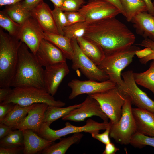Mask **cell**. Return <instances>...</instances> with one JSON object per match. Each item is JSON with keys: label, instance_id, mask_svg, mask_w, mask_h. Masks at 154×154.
Wrapping results in <instances>:
<instances>
[{"label": "cell", "instance_id": "44", "mask_svg": "<svg viewBox=\"0 0 154 154\" xmlns=\"http://www.w3.org/2000/svg\"><path fill=\"white\" fill-rule=\"evenodd\" d=\"M12 89L10 87L7 88H0V103L3 102L11 92Z\"/></svg>", "mask_w": 154, "mask_h": 154}, {"label": "cell", "instance_id": "42", "mask_svg": "<svg viewBox=\"0 0 154 154\" xmlns=\"http://www.w3.org/2000/svg\"><path fill=\"white\" fill-rule=\"evenodd\" d=\"M105 145V149L102 153L103 154H114L119 150V148L111 142Z\"/></svg>", "mask_w": 154, "mask_h": 154}, {"label": "cell", "instance_id": "18", "mask_svg": "<svg viewBox=\"0 0 154 154\" xmlns=\"http://www.w3.org/2000/svg\"><path fill=\"white\" fill-rule=\"evenodd\" d=\"M30 12L31 16L36 21L44 32L59 34L52 10L48 4L43 1Z\"/></svg>", "mask_w": 154, "mask_h": 154}, {"label": "cell", "instance_id": "41", "mask_svg": "<svg viewBox=\"0 0 154 154\" xmlns=\"http://www.w3.org/2000/svg\"><path fill=\"white\" fill-rule=\"evenodd\" d=\"M43 1V0H24L22 3L23 6L30 11Z\"/></svg>", "mask_w": 154, "mask_h": 154}, {"label": "cell", "instance_id": "14", "mask_svg": "<svg viewBox=\"0 0 154 154\" xmlns=\"http://www.w3.org/2000/svg\"><path fill=\"white\" fill-rule=\"evenodd\" d=\"M44 32L36 21L31 16L21 25L18 38L35 54L43 39Z\"/></svg>", "mask_w": 154, "mask_h": 154}, {"label": "cell", "instance_id": "38", "mask_svg": "<svg viewBox=\"0 0 154 154\" xmlns=\"http://www.w3.org/2000/svg\"><path fill=\"white\" fill-rule=\"evenodd\" d=\"M109 126L105 130V131L102 133H93L91 134L92 137L96 139L105 145L111 142L109 135L111 128V123Z\"/></svg>", "mask_w": 154, "mask_h": 154}, {"label": "cell", "instance_id": "3", "mask_svg": "<svg viewBox=\"0 0 154 154\" xmlns=\"http://www.w3.org/2000/svg\"><path fill=\"white\" fill-rule=\"evenodd\" d=\"M22 42L0 28V87L7 88L17 66L18 52Z\"/></svg>", "mask_w": 154, "mask_h": 154}, {"label": "cell", "instance_id": "43", "mask_svg": "<svg viewBox=\"0 0 154 154\" xmlns=\"http://www.w3.org/2000/svg\"><path fill=\"white\" fill-rule=\"evenodd\" d=\"M12 130V129L7 125L0 123V139L7 135Z\"/></svg>", "mask_w": 154, "mask_h": 154}, {"label": "cell", "instance_id": "1", "mask_svg": "<svg viewBox=\"0 0 154 154\" xmlns=\"http://www.w3.org/2000/svg\"><path fill=\"white\" fill-rule=\"evenodd\" d=\"M84 37L98 43L105 54L129 47L135 40L133 33L116 17L90 23Z\"/></svg>", "mask_w": 154, "mask_h": 154}, {"label": "cell", "instance_id": "27", "mask_svg": "<svg viewBox=\"0 0 154 154\" xmlns=\"http://www.w3.org/2000/svg\"><path fill=\"white\" fill-rule=\"evenodd\" d=\"M125 13L127 21L131 22L138 14L147 12V8L143 0H120Z\"/></svg>", "mask_w": 154, "mask_h": 154}, {"label": "cell", "instance_id": "23", "mask_svg": "<svg viewBox=\"0 0 154 154\" xmlns=\"http://www.w3.org/2000/svg\"><path fill=\"white\" fill-rule=\"evenodd\" d=\"M43 37L59 48L66 59H72L73 50L71 40L64 35L48 32H43Z\"/></svg>", "mask_w": 154, "mask_h": 154}, {"label": "cell", "instance_id": "7", "mask_svg": "<svg viewBox=\"0 0 154 154\" xmlns=\"http://www.w3.org/2000/svg\"><path fill=\"white\" fill-rule=\"evenodd\" d=\"M132 104L131 98L127 95L120 119L115 124L111 123L110 137L121 145L129 144L132 136L137 131L132 111Z\"/></svg>", "mask_w": 154, "mask_h": 154}, {"label": "cell", "instance_id": "28", "mask_svg": "<svg viewBox=\"0 0 154 154\" xmlns=\"http://www.w3.org/2000/svg\"><path fill=\"white\" fill-rule=\"evenodd\" d=\"M82 105V103L64 108L48 106L45 113L43 123L50 126L53 122L62 118L74 109L80 107Z\"/></svg>", "mask_w": 154, "mask_h": 154}, {"label": "cell", "instance_id": "2", "mask_svg": "<svg viewBox=\"0 0 154 154\" xmlns=\"http://www.w3.org/2000/svg\"><path fill=\"white\" fill-rule=\"evenodd\" d=\"M22 42L18 52V61L10 87H33L44 89V70L35 55Z\"/></svg>", "mask_w": 154, "mask_h": 154}, {"label": "cell", "instance_id": "48", "mask_svg": "<svg viewBox=\"0 0 154 154\" xmlns=\"http://www.w3.org/2000/svg\"><path fill=\"white\" fill-rule=\"evenodd\" d=\"M24 0H0V7L13 4Z\"/></svg>", "mask_w": 154, "mask_h": 154}, {"label": "cell", "instance_id": "46", "mask_svg": "<svg viewBox=\"0 0 154 154\" xmlns=\"http://www.w3.org/2000/svg\"><path fill=\"white\" fill-rule=\"evenodd\" d=\"M152 52V50L149 48H145L144 49L137 51L136 54L138 57L139 58H142L150 54Z\"/></svg>", "mask_w": 154, "mask_h": 154}, {"label": "cell", "instance_id": "47", "mask_svg": "<svg viewBox=\"0 0 154 154\" xmlns=\"http://www.w3.org/2000/svg\"><path fill=\"white\" fill-rule=\"evenodd\" d=\"M146 4L147 12L154 16V6L151 0H143Z\"/></svg>", "mask_w": 154, "mask_h": 154}, {"label": "cell", "instance_id": "35", "mask_svg": "<svg viewBox=\"0 0 154 154\" xmlns=\"http://www.w3.org/2000/svg\"><path fill=\"white\" fill-rule=\"evenodd\" d=\"M85 2V0H64L60 8L64 11H78Z\"/></svg>", "mask_w": 154, "mask_h": 154}, {"label": "cell", "instance_id": "10", "mask_svg": "<svg viewBox=\"0 0 154 154\" xmlns=\"http://www.w3.org/2000/svg\"><path fill=\"white\" fill-rule=\"evenodd\" d=\"M78 11L90 23L121 14L116 7L104 0H89Z\"/></svg>", "mask_w": 154, "mask_h": 154}, {"label": "cell", "instance_id": "11", "mask_svg": "<svg viewBox=\"0 0 154 154\" xmlns=\"http://www.w3.org/2000/svg\"><path fill=\"white\" fill-rule=\"evenodd\" d=\"M133 72L129 70L121 74L124 82L121 88L131 98L132 104L137 108L145 109L154 113V101L137 85Z\"/></svg>", "mask_w": 154, "mask_h": 154}, {"label": "cell", "instance_id": "31", "mask_svg": "<svg viewBox=\"0 0 154 154\" xmlns=\"http://www.w3.org/2000/svg\"><path fill=\"white\" fill-rule=\"evenodd\" d=\"M89 23L84 21L67 25L64 29V35L71 40L84 37Z\"/></svg>", "mask_w": 154, "mask_h": 154}, {"label": "cell", "instance_id": "12", "mask_svg": "<svg viewBox=\"0 0 154 154\" xmlns=\"http://www.w3.org/2000/svg\"><path fill=\"white\" fill-rule=\"evenodd\" d=\"M93 116L99 117L103 121L108 122L109 119L97 100L88 95L80 107L72 110L63 117L62 119L63 121L79 122L84 121L86 118Z\"/></svg>", "mask_w": 154, "mask_h": 154}, {"label": "cell", "instance_id": "34", "mask_svg": "<svg viewBox=\"0 0 154 154\" xmlns=\"http://www.w3.org/2000/svg\"><path fill=\"white\" fill-rule=\"evenodd\" d=\"M52 13L58 33L64 35L63 30L67 25V21L64 12L60 8L54 6Z\"/></svg>", "mask_w": 154, "mask_h": 154}, {"label": "cell", "instance_id": "17", "mask_svg": "<svg viewBox=\"0 0 154 154\" xmlns=\"http://www.w3.org/2000/svg\"><path fill=\"white\" fill-rule=\"evenodd\" d=\"M49 106L45 103H36L25 118L12 130L30 129L38 134L44 123L45 112Z\"/></svg>", "mask_w": 154, "mask_h": 154}, {"label": "cell", "instance_id": "30", "mask_svg": "<svg viewBox=\"0 0 154 154\" xmlns=\"http://www.w3.org/2000/svg\"><path fill=\"white\" fill-rule=\"evenodd\" d=\"M23 140L22 130H12L7 135L0 139V147L7 148L23 146Z\"/></svg>", "mask_w": 154, "mask_h": 154}, {"label": "cell", "instance_id": "40", "mask_svg": "<svg viewBox=\"0 0 154 154\" xmlns=\"http://www.w3.org/2000/svg\"><path fill=\"white\" fill-rule=\"evenodd\" d=\"M23 146L5 148L0 147V154H19L23 153Z\"/></svg>", "mask_w": 154, "mask_h": 154}, {"label": "cell", "instance_id": "21", "mask_svg": "<svg viewBox=\"0 0 154 154\" xmlns=\"http://www.w3.org/2000/svg\"><path fill=\"white\" fill-rule=\"evenodd\" d=\"M137 34L154 41V16L147 12H141L131 22Z\"/></svg>", "mask_w": 154, "mask_h": 154}, {"label": "cell", "instance_id": "26", "mask_svg": "<svg viewBox=\"0 0 154 154\" xmlns=\"http://www.w3.org/2000/svg\"><path fill=\"white\" fill-rule=\"evenodd\" d=\"M3 10L13 20L21 25L31 16L30 11L23 6L22 2L6 6Z\"/></svg>", "mask_w": 154, "mask_h": 154}, {"label": "cell", "instance_id": "33", "mask_svg": "<svg viewBox=\"0 0 154 154\" xmlns=\"http://www.w3.org/2000/svg\"><path fill=\"white\" fill-rule=\"evenodd\" d=\"M129 144L139 148L146 145L154 147V137L147 136L137 131L132 136Z\"/></svg>", "mask_w": 154, "mask_h": 154}, {"label": "cell", "instance_id": "36", "mask_svg": "<svg viewBox=\"0 0 154 154\" xmlns=\"http://www.w3.org/2000/svg\"><path fill=\"white\" fill-rule=\"evenodd\" d=\"M137 45L145 48H149L152 51V52L150 54L139 58V61L141 63L146 64L150 60H154V41L149 38H145Z\"/></svg>", "mask_w": 154, "mask_h": 154}, {"label": "cell", "instance_id": "25", "mask_svg": "<svg viewBox=\"0 0 154 154\" xmlns=\"http://www.w3.org/2000/svg\"><path fill=\"white\" fill-rule=\"evenodd\" d=\"M23 106L15 104L11 110L0 123L7 125L12 129L19 123L26 116L29 112L36 105Z\"/></svg>", "mask_w": 154, "mask_h": 154}, {"label": "cell", "instance_id": "16", "mask_svg": "<svg viewBox=\"0 0 154 154\" xmlns=\"http://www.w3.org/2000/svg\"><path fill=\"white\" fill-rule=\"evenodd\" d=\"M35 55L40 64L45 67L66 62V59L59 48L44 39L41 41Z\"/></svg>", "mask_w": 154, "mask_h": 154}, {"label": "cell", "instance_id": "45", "mask_svg": "<svg viewBox=\"0 0 154 154\" xmlns=\"http://www.w3.org/2000/svg\"><path fill=\"white\" fill-rule=\"evenodd\" d=\"M111 3L116 7L120 11L121 13L125 17V13L120 0H104Z\"/></svg>", "mask_w": 154, "mask_h": 154}, {"label": "cell", "instance_id": "32", "mask_svg": "<svg viewBox=\"0 0 154 154\" xmlns=\"http://www.w3.org/2000/svg\"><path fill=\"white\" fill-rule=\"evenodd\" d=\"M0 26L9 35L18 38L21 25L13 20L4 10L0 11Z\"/></svg>", "mask_w": 154, "mask_h": 154}, {"label": "cell", "instance_id": "8", "mask_svg": "<svg viewBox=\"0 0 154 154\" xmlns=\"http://www.w3.org/2000/svg\"><path fill=\"white\" fill-rule=\"evenodd\" d=\"M110 124V122L103 121L99 123L91 119H89L86 124L82 126H76L67 122L65 127L62 128L54 130L51 129L50 126L43 123L40 129L38 135L42 137L52 141L61 139L63 136L72 133L84 132L91 134L99 133L100 130H104Z\"/></svg>", "mask_w": 154, "mask_h": 154}, {"label": "cell", "instance_id": "39", "mask_svg": "<svg viewBox=\"0 0 154 154\" xmlns=\"http://www.w3.org/2000/svg\"><path fill=\"white\" fill-rule=\"evenodd\" d=\"M15 104L12 103H0V123L2 121Z\"/></svg>", "mask_w": 154, "mask_h": 154}, {"label": "cell", "instance_id": "50", "mask_svg": "<svg viewBox=\"0 0 154 154\" xmlns=\"http://www.w3.org/2000/svg\"><path fill=\"white\" fill-rule=\"evenodd\" d=\"M153 3V5H154V1Z\"/></svg>", "mask_w": 154, "mask_h": 154}, {"label": "cell", "instance_id": "4", "mask_svg": "<svg viewBox=\"0 0 154 154\" xmlns=\"http://www.w3.org/2000/svg\"><path fill=\"white\" fill-rule=\"evenodd\" d=\"M139 47L132 45L126 48L105 54L104 60L98 67L108 76L109 79L117 85L124 84L121 77V72L132 62Z\"/></svg>", "mask_w": 154, "mask_h": 154}, {"label": "cell", "instance_id": "15", "mask_svg": "<svg viewBox=\"0 0 154 154\" xmlns=\"http://www.w3.org/2000/svg\"><path fill=\"white\" fill-rule=\"evenodd\" d=\"M69 72L66 62L46 67L44 75L45 89L53 96L56 93L62 80Z\"/></svg>", "mask_w": 154, "mask_h": 154}, {"label": "cell", "instance_id": "9", "mask_svg": "<svg viewBox=\"0 0 154 154\" xmlns=\"http://www.w3.org/2000/svg\"><path fill=\"white\" fill-rule=\"evenodd\" d=\"M73 50L72 68L79 70L89 80L100 82L109 79L108 76L87 56L80 48L76 39L71 40Z\"/></svg>", "mask_w": 154, "mask_h": 154}, {"label": "cell", "instance_id": "19", "mask_svg": "<svg viewBox=\"0 0 154 154\" xmlns=\"http://www.w3.org/2000/svg\"><path fill=\"white\" fill-rule=\"evenodd\" d=\"M137 131L154 137V113L145 109L132 108Z\"/></svg>", "mask_w": 154, "mask_h": 154}, {"label": "cell", "instance_id": "6", "mask_svg": "<svg viewBox=\"0 0 154 154\" xmlns=\"http://www.w3.org/2000/svg\"><path fill=\"white\" fill-rule=\"evenodd\" d=\"M88 95L97 100L112 124H115L119 121L127 96L119 86L116 85L115 87L103 92Z\"/></svg>", "mask_w": 154, "mask_h": 154}, {"label": "cell", "instance_id": "29", "mask_svg": "<svg viewBox=\"0 0 154 154\" xmlns=\"http://www.w3.org/2000/svg\"><path fill=\"white\" fill-rule=\"evenodd\" d=\"M133 75L137 84L150 90L154 96V60L147 70L141 72H133Z\"/></svg>", "mask_w": 154, "mask_h": 154}, {"label": "cell", "instance_id": "24", "mask_svg": "<svg viewBox=\"0 0 154 154\" xmlns=\"http://www.w3.org/2000/svg\"><path fill=\"white\" fill-rule=\"evenodd\" d=\"M83 136L80 133H74L71 136L61 139L58 143H54L44 149L39 154H64L73 144L79 143Z\"/></svg>", "mask_w": 154, "mask_h": 154}, {"label": "cell", "instance_id": "13", "mask_svg": "<svg viewBox=\"0 0 154 154\" xmlns=\"http://www.w3.org/2000/svg\"><path fill=\"white\" fill-rule=\"evenodd\" d=\"M68 84L71 90L68 97L70 100L83 94L88 95L103 92L117 85L110 79L100 82L90 80L82 81L76 79L72 80Z\"/></svg>", "mask_w": 154, "mask_h": 154}, {"label": "cell", "instance_id": "49", "mask_svg": "<svg viewBox=\"0 0 154 154\" xmlns=\"http://www.w3.org/2000/svg\"><path fill=\"white\" fill-rule=\"evenodd\" d=\"M55 6L61 8L63 4L64 0H49Z\"/></svg>", "mask_w": 154, "mask_h": 154}, {"label": "cell", "instance_id": "22", "mask_svg": "<svg viewBox=\"0 0 154 154\" xmlns=\"http://www.w3.org/2000/svg\"><path fill=\"white\" fill-rule=\"evenodd\" d=\"M77 41L83 53L96 65L98 66L105 56L102 47L94 41L84 37L78 38Z\"/></svg>", "mask_w": 154, "mask_h": 154}, {"label": "cell", "instance_id": "5", "mask_svg": "<svg viewBox=\"0 0 154 154\" xmlns=\"http://www.w3.org/2000/svg\"><path fill=\"white\" fill-rule=\"evenodd\" d=\"M2 102L12 103L23 106L38 103H45L49 106L60 107L66 105L60 100H56L45 89L33 87L14 88Z\"/></svg>", "mask_w": 154, "mask_h": 154}, {"label": "cell", "instance_id": "37", "mask_svg": "<svg viewBox=\"0 0 154 154\" xmlns=\"http://www.w3.org/2000/svg\"><path fill=\"white\" fill-rule=\"evenodd\" d=\"M64 12L67 20V25L85 21L83 16L78 11H66Z\"/></svg>", "mask_w": 154, "mask_h": 154}, {"label": "cell", "instance_id": "20", "mask_svg": "<svg viewBox=\"0 0 154 154\" xmlns=\"http://www.w3.org/2000/svg\"><path fill=\"white\" fill-rule=\"evenodd\" d=\"M23 153L24 154L39 153L54 143L44 139L30 129L23 130Z\"/></svg>", "mask_w": 154, "mask_h": 154}]
</instances>
